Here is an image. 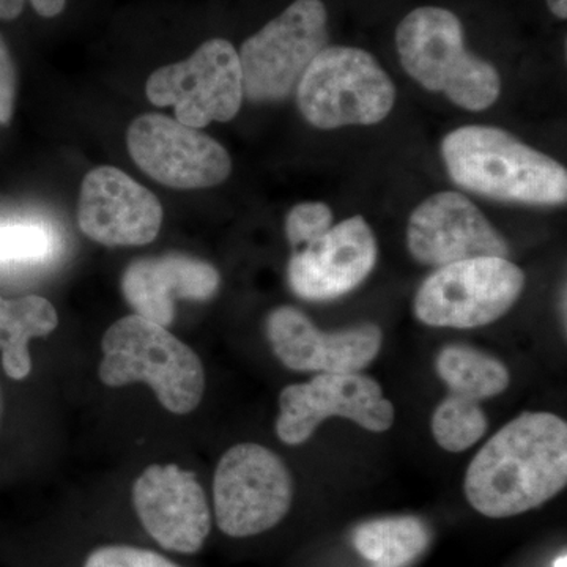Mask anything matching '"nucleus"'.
Returning a JSON list of instances; mask_svg holds the SVG:
<instances>
[{"instance_id": "13", "label": "nucleus", "mask_w": 567, "mask_h": 567, "mask_svg": "<svg viewBox=\"0 0 567 567\" xmlns=\"http://www.w3.org/2000/svg\"><path fill=\"white\" fill-rule=\"evenodd\" d=\"M133 502L148 535L177 554H196L210 535L212 516L194 473L177 465H152L133 487Z\"/></svg>"}, {"instance_id": "27", "label": "nucleus", "mask_w": 567, "mask_h": 567, "mask_svg": "<svg viewBox=\"0 0 567 567\" xmlns=\"http://www.w3.org/2000/svg\"><path fill=\"white\" fill-rule=\"evenodd\" d=\"M547 7L558 20H567V0H547Z\"/></svg>"}, {"instance_id": "11", "label": "nucleus", "mask_w": 567, "mask_h": 567, "mask_svg": "<svg viewBox=\"0 0 567 567\" xmlns=\"http://www.w3.org/2000/svg\"><path fill=\"white\" fill-rule=\"evenodd\" d=\"M128 151L145 174L171 188H210L233 171L219 142L159 114L141 115L130 125Z\"/></svg>"}, {"instance_id": "25", "label": "nucleus", "mask_w": 567, "mask_h": 567, "mask_svg": "<svg viewBox=\"0 0 567 567\" xmlns=\"http://www.w3.org/2000/svg\"><path fill=\"white\" fill-rule=\"evenodd\" d=\"M17 74L9 47L0 37V126L7 125L13 114Z\"/></svg>"}, {"instance_id": "23", "label": "nucleus", "mask_w": 567, "mask_h": 567, "mask_svg": "<svg viewBox=\"0 0 567 567\" xmlns=\"http://www.w3.org/2000/svg\"><path fill=\"white\" fill-rule=\"evenodd\" d=\"M331 226H333V212L327 204H298L287 215V240L295 249H301L327 234Z\"/></svg>"}, {"instance_id": "14", "label": "nucleus", "mask_w": 567, "mask_h": 567, "mask_svg": "<svg viewBox=\"0 0 567 567\" xmlns=\"http://www.w3.org/2000/svg\"><path fill=\"white\" fill-rule=\"evenodd\" d=\"M267 333L284 365L320 374L360 372L375 360L383 344V333L377 324L324 333L292 306H281L268 316Z\"/></svg>"}, {"instance_id": "6", "label": "nucleus", "mask_w": 567, "mask_h": 567, "mask_svg": "<svg viewBox=\"0 0 567 567\" xmlns=\"http://www.w3.org/2000/svg\"><path fill=\"white\" fill-rule=\"evenodd\" d=\"M328 41V11L322 0H295L249 37L238 52L246 99L256 103L287 99Z\"/></svg>"}, {"instance_id": "10", "label": "nucleus", "mask_w": 567, "mask_h": 567, "mask_svg": "<svg viewBox=\"0 0 567 567\" xmlns=\"http://www.w3.org/2000/svg\"><path fill=\"white\" fill-rule=\"evenodd\" d=\"M276 432L286 445L308 442L324 420L341 416L365 431L385 432L394 423V406L371 377L319 374L311 382L284 388Z\"/></svg>"}, {"instance_id": "1", "label": "nucleus", "mask_w": 567, "mask_h": 567, "mask_svg": "<svg viewBox=\"0 0 567 567\" xmlns=\"http://www.w3.org/2000/svg\"><path fill=\"white\" fill-rule=\"evenodd\" d=\"M567 483V424L554 413H522L481 447L465 495L491 518L518 516L558 495Z\"/></svg>"}, {"instance_id": "5", "label": "nucleus", "mask_w": 567, "mask_h": 567, "mask_svg": "<svg viewBox=\"0 0 567 567\" xmlns=\"http://www.w3.org/2000/svg\"><path fill=\"white\" fill-rule=\"evenodd\" d=\"M297 102L319 130L375 125L393 110L395 89L371 52L328 44L298 82Z\"/></svg>"}, {"instance_id": "21", "label": "nucleus", "mask_w": 567, "mask_h": 567, "mask_svg": "<svg viewBox=\"0 0 567 567\" xmlns=\"http://www.w3.org/2000/svg\"><path fill=\"white\" fill-rule=\"evenodd\" d=\"M62 251L61 234L52 223L32 216L0 219V271L41 270Z\"/></svg>"}, {"instance_id": "7", "label": "nucleus", "mask_w": 567, "mask_h": 567, "mask_svg": "<svg viewBox=\"0 0 567 567\" xmlns=\"http://www.w3.org/2000/svg\"><path fill=\"white\" fill-rule=\"evenodd\" d=\"M525 287V275L503 257H477L436 268L415 297L421 322L439 328H480L513 308Z\"/></svg>"}, {"instance_id": "19", "label": "nucleus", "mask_w": 567, "mask_h": 567, "mask_svg": "<svg viewBox=\"0 0 567 567\" xmlns=\"http://www.w3.org/2000/svg\"><path fill=\"white\" fill-rule=\"evenodd\" d=\"M431 535L416 517L365 522L354 532V548L372 567H406L429 546Z\"/></svg>"}, {"instance_id": "17", "label": "nucleus", "mask_w": 567, "mask_h": 567, "mask_svg": "<svg viewBox=\"0 0 567 567\" xmlns=\"http://www.w3.org/2000/svg\"><path fill=\"white\" fill-rule=\"evenodd\" d=\"M219 274L210 264L183 254L136 260L126 268L122 290L137 316L167 327L175 300H208L219 289Z\"/></svg>"}, {"instance_id": "9", "label": "nucleus", "mask_w": 567, "mask_h": 567, "mask_svg": "<svg viewBox=\"0 0 567 567\" xmlns=\"http://www.w3.org/2000/svg\"><path fill=\"white\" fill-rule=\"evenodd\" d=\"M145 91L156 106H174L189 128L233 121L245 96L238 51L224 39L205 41L185 61L156 70Z\"/></svg>"}, {"instance_id": "2", "label": "nucleus", "mask_w": 567, "mask_h": 567, "mask_svg": "<svg viewBox=\"0 0 567 567\" xmlns=\"http://www.w3.org/2000/svg\"><path fill=\"white\" fill-rule=\"evenodd\" d=\"M442 155L451 181L480 196L540 207L566 204V167L505 130L462 126L443 140Z\"/></svg>"}, {"instance_id": "3", "label": "nucleus", "mask_w": 567, "mask_h": 567, "mask_svg": "<svg viewBox=\"0 0 567 567\" xmlns=\"http://www.w3.org/2000/svg\"><path fill=\"white\" fill-rule=\"evenodd\" d=\"M395 48L412 80L462 110L486 111L502 93L498 70L466 50L464 28L451 10L427 6L410 11L395 29Z\"/></svg>"}, {"instance_id": "4", "label": "nucleus", "mask_w": 567, "mask_h": 567, "mask_svg": "<svg viewBox=\"0 0 567 567\" xmlns=\"http://www.w3.org/2000/svg\"><path fill=\"white\" fill-rule=\"evenodd\" d=\"M100 379L107 386L148 383L177 415L193 412L205 388L199 357L166 327L137 315L123 317L104 334Z\"/></svg>"}, {"instance_id": "18", "label": "nucleus", "mask_w": 567, "mask_h": 567, "mask_svg": "<svg viewBox=\"0 0 567 567\" xmlns=\"http://www.w3.org/2000/svg\"><path fill=\"white\" fill-rule=\"evenodd\" d=\"M58 327V312L47 298L29 295L18 300L0 297V349L7 375L21 380L31 374L28 344Z\"/></svg>"}, {"instance_id": "15", "label": "nucleus", "mask_w": 567, "mask_h": 567, "mask_svg": "<svg viewBox=\"0 0 567 567\" xmlns=\"http://www.w3.org/2000/svg\"><path fill=\"white\" fill-rule=\"evenodd\" d=\"M375 260L371 226L363 216H352L295 251L287 268L290 289L303 300H334L357 289L374 270Z\"/></svg>"}, {"instance_id": "8", "label": "nucleus", "mask_w": 567, "mask_h": 567, "mask_svg": "<svg viewBox=\"0 0 567 567\" xmlns=\"http://www.w3.org/2000/svg\"><path fill=\"white\" fill-rule=\"evenodd\" d=\"M292 498V476L274 451L240 443L219 461L213 499L224 535L249 537L276 527L289 513Z\"/></svg>"}, {"instance_id": "16", "label": "nucleus", "mask_w": 567, "mask_h": 567, "mask_svg": "<svg viewBox=\"0 0 567 567\" xmlns=\"http://www.w3.org/2000/svg\"><path fill=\"white\" fill-rule=\"evenodd\" d=\"M78 223L96 244L141 246L155 240L163 207L147 188L115 167H96L82 182Z\"/></svg>"}, {"instance_id": "12", "label": "nucleus", "mask_w": 567, "mask_h": 567, "mask_svg": "<svg viewBox=\"0 0 567 567\" xmlns=\"http://www.w3.org/2000/svg\"><path fill=\"white\" fill-rule=\"evenodd\" d=\"M406 246L413 259L429 267L509 256L503 235L468 197L436 193L417 205L406 226Z\"/></svg>"}, {"instance_id": "22", "label": "nucleus", "mask_w": 567, "mask_h": 567, "mask_svg": "<svg viewBox=\"0 0 567 567\" xmlns=\"http://www.w3.org/2000/svg\"><path fill=\"white\" fill-rule=\"evenodd\" d=\"M487 417L480 402L451 393L436 406L432 416V434L436 445L450 453H462L483 439Z\"/></svg>"}, {"instance_id": "20", "label": "nucleus", "mask_w": 567, "mask_h": 567, "mask_svg": "<svg viewBox=\"0 0 567 567\" xmlns=\"http://www.w3.org/2000/svg\"><path fill=\"white\" fill-rule=\"evenodd\" d=\"M435 369L451 393L476 402L502 394L511 382L505 364L473 347H445L436 357Z\"/></svg>"}, {"instance_id": "26", "label": "nucleus", "mask_w": 567, "mask_h": 567, "mask_svg": "<svg viewBox=\"0 0 567 567\" xmlns=\"http://www.w3.org/2000/svg\"><path fill=\"white\" fill-rule=\"evenodd\" d=\"M33 10L44 18H54L65 9L66 0H29ZM25 0H0V20L11 21L20 17Z\"/></svg>"}, {"instance_id": "24", "label": "nucleus", "mask_w": 567, "mask_h": 567, "mask_svg": "<svg viewBox=\"0 0 567 567\" xmlns=\"http://www.w3.org/2000/svg\"><path fill=\"white\" fill-rule=\"evenodd\" d=\"M84 567H181L156 551L130 546H107L89 555Z\"/></svg>"}, {"instance_id": "28", "label": "nucleus", "mask_w": 567, "mask_h": 567, "mask_svg": "<svg viewBox=\"0 0 567 567\" xmlns=\"http://www.w3.org/2000/svg\"><path fill=\"white\" fill-rule=\"evenodd\" d=\"M554 567H567V558L566 555H563V557H558L557 561H555Z\"/></svg>"}]
</instances>
